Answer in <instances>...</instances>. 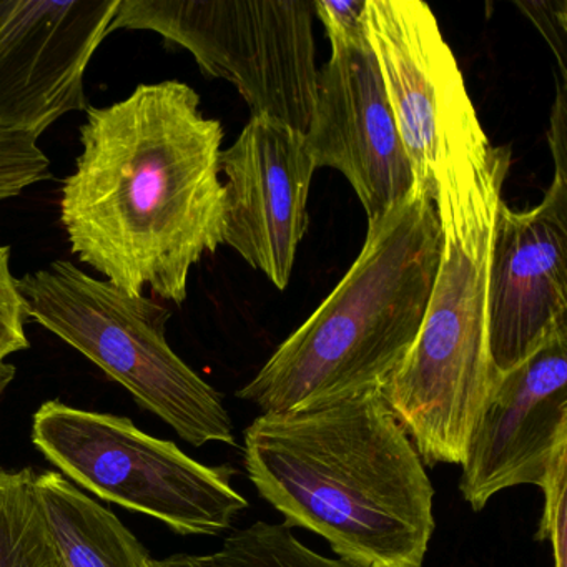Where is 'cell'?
<instances>
[{"label": "cell", "mask_w": 567, "mask_h": 567, "mask_svg": "<svg viewBox=\"0 0 567 567\" xmlns=\"http://www.w3.org/2000/svg\"><path fill=\"white\" fill-rule=\"evenodd\" d=\"M305 135L317 168H334L347 177L368 220L401 204L416 187L368 39L331 42Z\"/></svg>", "instance_id": "cell-10"}, {"label": "cell", "mask_w": 567, "mask_h": 567, "mask_svg": "<svg viewBox=\"0 0 567 567\" xmlns=\"http://www.w3.org/2000/svg\"><path fill=\"white\" fill-rule=\"evenodd\" d=\"M540 489L544 493V513L536 539L549 540L554 567H567V451L557 456Z\"/></svg>", "instance_id": "cell-18"}, {"label": "cell", "mask_w": 567, "mask_h": 567, "mask_svg": "<svg viewBox=\"0 0 567 567\" xmlns=\"http://www.w3.org/2000/svg\"><path fill=\"white\" fill-rule=\"evenodd\" d=\"M487 321L497 373L519 367L567 323V172H554L549 190L530 210L501 204Z\"/></svg>", "instance_id": "cell-12"}, {"label": "cell", "mask_w": 567, "mask_h": 567, "mask_svg": "<svg viewBox=\"0 0 567 567\" xmlns=\"http://www.w3.org/2000/svg\"><path fill=\"white\" fill-rule=\"evenodd\" d=\"M244 464L285 526L323 537L353 567H423L434 487L381 390L298 413H264Z\"/></svg>", "instance_id": "cell-3"}, {"label": "cell", "mask_w": 567, "mask_h": 567, "mask_svg": "<svg viewBox=\"0 0 567 567\" xmlns=\"http://www.w3.org/2000/svg\"><path fill=\"white\" fill-rule=\"evenodd\" d=\"M145 567H202L198 563L197 554H172L164 559H154L151 557Z\"/></svg>", "instance_id": "cell-23"}, {"label": "cell", "mask_w": 567, "mask_h": 567, "mask_svg": "<svg viewBox=\"0 0 567 567\" xmlns=\"http://www.w3.org/2000/svg\"><path fill=\"white\" fill-rule=\"evenodd\" d=\"M202 567H353L301 544L290 527L257 520L225 537L220 549L197 554Z\"/></svg>", "instance_id": "cell-16"}, {"label": "cell", "mask_w": 567, "mask_h": 567, "mask_svg": "<svg viewBox=\"0 0 567 567\" xmlns=\"http://www.w3.org/2000/svg\"><path fill=\"white\" fill-rule=\"evenodd\" d=\"M317 171L307 135L268 115H251L220 154L225 175L224 244L278 290L290 284L308 228V195Z\"/></svg>", "instance_id": "cell-11"}, {"label": "cell", "mask_w": 567, "mask_h": 567, "mask_svg": "<svg viewBox=\"0 0 567 567\" xmlns=\"http://www.w3.org/2000/svg\"><path fill=\"white\" fill-rule=\"evenodd\" d=\"M313 0H118L112 32L152 31L237 87L251 115L307 134L317 92Z\"/></svg>", "instance_id": "cell-7"}, {"label": "cell", "mask_w": 567, "mask_h": 567, "mask_svg": "<svg viewBox=\"0 0 567 567\" xmlns=\"http://www.w3.org/2000/svg\"><path fill=\"white\" fill-rule=\"evenodd\" d=\"M38 137L0 131V202L51 178V162Z\"/></svg>", "instance_id": "cell-17"}, {"label": "cell", "mask_w": 567, "mask_h": 567, "mask_svg": "<svg viewBox=\"0 0 567 567\" xmlns=\"http://www.w3.org/2000/svg\"><path fill=\"white\" fill-rule=\"evenodd\" d=\"M517 8L533 21L546 39L549 48L556 54L559 64L560 82H566V32H567V2L554 0V2H516Z\"/></svg>", "instance_id": "cell-21"}, {"label": "cell", "mask_w": 567, "mask_h": 567, "mask_svg": "<svg viewBox=\"0 0 567 567\" xmlns=\"http://www.w3.org/2000/svg\"><path fill=\"white\" fill-rule=\"evenodd\" d=\"M9 261L11 248L0 247V364L6 363L12 354L31 347L25 334L28 307L18 280L12 277Z\"/></svg>", "instance_id": "cell-19"}, {"label": "cell", "mask_w": 567, "mask_h": 567, "mask_svg": "<svg viewBox=\"0 0 567 567\" xmlns=\"http://www.w3.org/2000/svg\"><path fill=\"white\" fill-rule=\"evenodd\" d=\"M440 254L433 190L414 187L368 220L343 280L237 396L277 414L383 391L423 327Z\"/></svg>", "instance_id": "cell-4"}, {"label": "cell", "mask_w": 567, "mask_h": 567, "mask_svg": "<svg viewBox=\"0 0 567 567\" xmlns=\"http://www.w3.org/2000/svg\"><path fill=\"white\" fill-rule=\"evenodd\" d=\"M0 567H59L31 467L0 466Z\"/></svg>", "instance_id": "cell-15"}, {"label": "cell", "mask_w": 567, "mask_h": 567, "mask_svg": "<svg viewBox=\"0 0 567 567\" xmlns=\"http://www.w3.org/2000/svg\"><path fill=\"white\" fill-rule=\"evenodd\" d=\"M18 285L31 320L84 354L182 440L195 447L237 444L218 391L168 344L167 308L65 260L24 275Z\"/></svg>", "instance_id": "cell-5"}, {"label": "cell", "mask_w": 567, "mask_h": 567, "mask_svg": "<svg viewBox=\"0 0 567 567\" xmlns=\"http://www.w3.org/2000/svg\"><path fill=\"white\" fill-rule=\"evenodd\" d=\"M224 127L178 81L142 84L92 107L65 178L61 224L72 254L132 297L187 300L192 267L224 245Z\"/></svg>", "instance_id": "cell-1"}, {"label": "cell", "mask_w": 567, "mask_h": 567, "mask_svg": "<svg viewBox=\"0 0 567 567\" xmlns=\"http://www.w3.org/2000/svg\"><path fill=\"white\" fill-rule=\"evenodd\" d=\"M566 121H567V101L566 82L557 85V97L554 102L553 118H550L549 145L554 157V172H567V152H566Z\"/></svg>", "instance_id": "cell-22"}, {"label": "cell", "mask_w": 567, "mask_h": 567, "mask_svg": "<svg viewBox=\"0 0 567 567\" xmlns=\"http://www.w3.org/2000/svg\"><path fill=\"white\" fill-rule=\"evenodd\" d=\"M32 443L72 484L182 536H218L248 507L231 486L234 467L198 463L128 417L48 401L34 414Z\"/></svg>", "instance_id": "cell-6"}, {"label": "cell", "mask_w": 567, "mask_h": 567, "mask_svg": "<svg viewBox=\"0 0 567 567\" xmlns=\"http://www.w3.org/2000/svg\"><path fill=\"white\" fill-rule=\"evenodd\" d=\"M118 0H0V131L41 137L85 111V72Z\"/></svg>", "instance_id": "cell-8"}, {"label": "cell", "mask_w": 567, "mask_h": 567, "mask_svg": "<svg viewBox=\"0 0 567 567\" xmlns=\"http://www.w3.org/2000/svg\"><path fill=\"white\" fill-rule=\"evenodd\" d=\"M16 377V368L9 363L0 364V400L4 396L6 390Z\"/></svg>", "instance_id": "cell-24"}, {"label": "cell", "mask_w": 567, "mask_h": 567, "mask_svg": "<svg viewBox=\"0 0 567 567\" xmlns=\"http://www.w3.org/2000/svg\"><path fill=\"white\" fill-rule=\"evenodd\" d=\"M364 28L416 187L433 190L441 91L456 59L421 0H367Z\"/></svg>", "instance_id": "cell-13"}, {"label": "cell", "mask_w": 567, "mask_h": 567, "mask_svg": "<svg viewBox=\"0 0 567 567\" xmlns=\"http://www.w3.org/2000/svg\"><path fill=\"white\" fill-rule=\"evenodd\" d=\"M315 16H318L330 42H351L367 39L364 11L367 0H313Z\"/></svg>", "instance_id": "cell-20"}, {"label": "cell", "mask_w": 567, "mask_h": 567, "mask_svg": "<svg viewBox=\"0 0 567 567\" xmlns=\"http://www.w3.org/2000/svg\"><path fill=\"white\" fill-rule=\"evenodd\" d=\"M567 451V323L499 373L467 441L460 491L474 513L509 487L543 486Z\"/></svg>", "instance_id": "cell-9"}, {"label": "cell", "mask_w": 567, "mask_h": 567, "mask_svg": "<svg viewBox=\"0 0 567 567\" xmlns=\"http://www.w3.org/2000/svg\"><path fill=\"white\" fill-rule=\"evenodd\" d=\"M59 567H145L151 554L107 507L55 471L35 474Z\"/></svg>", "instance_id": "cell-14"}, {"label": "cell", "mask_w": 567, "mask_h": 567, "mask_svg": "<svg viewBox=\"0 0 567 567\" xmlns=\"http://www.w3.org/2000/svg\"><path fill=\"white\" fill-rule=\"evenodd\" d=\"M511 151L494 147L460 65L440 97L433 198L441 254L423 327L381 393L424 466L463 464L494 383L489 268Z\"/></svg>", "instance_id": "cell-2"}]
</instances>
